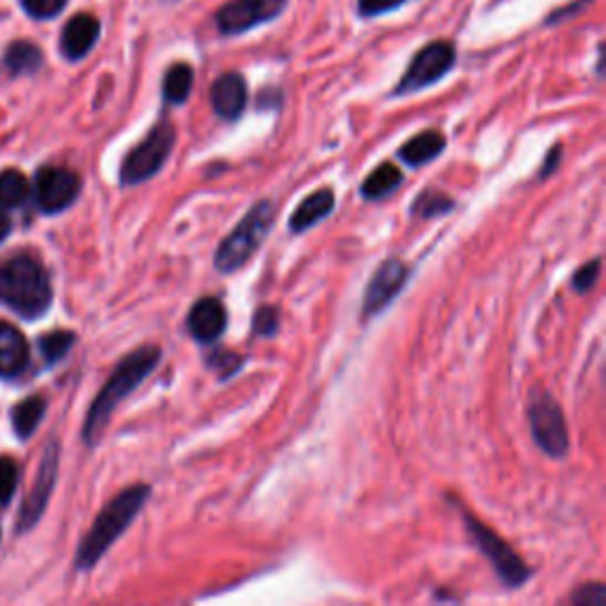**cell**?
<instances>
[{"label":"cell","mask_w":606,"mask_h":606,"mask_svg":"<svg viewBox=\"0 0 606 606\" xmlns=\"http://www.w3.org/2000/svg\"><path fill=\"white\" fill-rule=\"evenodd\" d=\"M161 361V348L155 344H145L114 367L107 384L100 389L95 400L91 403L86 422H83V441L86 446H97L109 425L114 410L122 406V400L138 389V386L155 373Z\"/></svg>","instance_id":"6da1fadb"},{"label":"cell","mask_w":606,"mask_h":606,"mask_svg":"<svg viewBox=\"0 0 606 606\" xmlns=\"http://www.w3.org/2000/svg\"><path fill=\"white\" fill-rule=\"evenodd\" d=\"M152 495V488L147 483L128 485L124 491L112 498L103 512L93 521L91 531L83 535V541L76 550V571H91L100 560L105 557L109 547L119 541L126 529L136 521L140 510L145 508L147 498Z\"/></svg>","instance_id":"7a4b0ae2"},{"label":"cell","mask_w":606,"mask_h":606,"mask_svg":"<svg viewBox=\"0 0 606 606\" xmlns=\"http://www.w3.org/2000/svg\"><path fill=\"white\" fill-rule=\"evenodd\" d=\"M0 303L27 320L50 311L53 284L36 257L14 254L0 263Z\"/></svg>","instance_id":"3957f363"},{"label":"cell","mask_w":606,"mask_h":606,"mask_svg":"<svg viewBox=\"0 0 606 606\" xmlns=\"http://www.w3.org/2000/svg\"><path fill=\"white\" fill-rule=\"evenodd\" d=\"M275 223V207L273 201H259V205L251 207V211L242 218L228 238L218 244L216 257H213V265L218 273L230 275L238 273L240 268L257 254L259 247L263 244V240L268 238V232H271Z\"/></svg>","instance_id":"277c9868"},{"label":"cell","mask_w":606,"mask_h":606,"mask_svg":"<svg viewBox=\"0 0 606 606\" xmlns=\"http://www.w3.org/2000/svg\"><path fill=\"white\" fill-rule=\"evenodd\" d=\"M176 145V128L171 122L161 119L155 128H152L145 140L133 147L126 159L122 161L119 180L124 188H133V185H140L149 178H155L164 164L171 157Z\"/></svg>","instance_id":"5b68a950"},{"label":"cell","mask_w":606,"mask_h":606,"mask_svg":"<svg viewBox=\"0 0 606 606\" xmlns=\"http://www.w3.org/2000/svg\"><path fill=\"white\" fill-rule=\"evenodd\" d=\"M464 526H467L471 543H474L483 557L491 562V566L495 568V574L504 587H512L514 591V587H521L531 578V568L526 566V562L521 560L519 554L508 543H504L493 529L481 524V521L471 512H464Z\"/></svg>","instance_id":"8992f818"},{"label":"cell","mask_w":606,"mask_h":606,"mask_svg":"<svg viewBox=\"0 0 606 606\" xmlns=\"http://www.w3.org/2000/svg\"><path fill=\"white\" fill-rule=\"evenodd\" d=\"M529 427L533 433L535 446L541 448L550 458H566L571 448L566 419L560 408V403L554 400L547 391H533L529 398Z\"/></svg>","instance_id":"52a82bcc"},{"label":"cell","mask_w":606,"mask_h":606,"mask_svg":"<svg viewBox=\"0 0 606 606\" xmlns=\"http://www.w3.org/2000/svg\"><path fill=\"white\" fill-rule=\"evenodd\" d=\"M454 64V48L448 41H436L419 50L412 58L406 76L398 81L394 95H410L417 91H425L441 81Z\"/></svg>","instance_id":"ba28073f"},{"label":"cell","mask_w":606,"mask_h":606,"mask_svg":"<svg viewBox=\"0 0 606 606\" xmlns=\"http://www.w3.org/2000/svg\"><path fill=\"white\" fill-rule=\"evenodd\" d=\"M81 192V176L62 166H43L33 180V199L43 213L70 209Z\"/></svg>","instance_id":"9c48e42d"},{"label":"cell","mask_w":606,"mask_h":606,"mask_svg":"<svg viewBox=\"0 0 606 606\" xmlns=\"http://www.w3.org/2000/svg\"><path fill=\"white\" fill-rule=\"evenodd\" d=\"M58 467H60V446L53 441L43 452L39 477H36V481H33L31 493L22 504L20 524H17V531L20 533L31 531L33 526H36V521L43 516L50 493H53L55 481H58Z\"/></svg>","instance_id":"30bf717a"},{"label":"cell","mask_w":606,"mask_h":606,"mask_svg":"<svg viewBox=\"0 0 606 606\" xmlns=\"http://www.w3.org/2000/svg\"><path fill=\"white\" fill-rule=\"evenodd\" d=\"M410 278L408 265L398 261V259H389L384 261L373 280H369L365 296H363V317H373L382 311H386L391 306V301L403 292L406 288V282Z\"/></svg>","instance_id":"8fae6325"},{"label":"cell","mask_w":606,"mask_h":606,"mask_svg":"<svg viewBox=\"0 0 606 606\" xmlns=\"http://www.w3.org/2000/svg\"><path fill=\"white\" fill-rule=\"evenodd\" d=\"M284 0H230L216 14L223 33H244L280 14Z\"/></svg>","instance_id":"7c38bea8"},{"label":"cell","mask_w":606,"mask_h":606,"mask_svg":"<svg viewBox=\"0 0 606 606\" xmlns=\"http://www.w3.org/2000/svg\"><path fill=\"white\" fill-rule=\"evenodd\" d=\"M226 327H228V313L223 309V303L213 296L199 299L192 306V311L188 313V332L199 344L218 342L223 336Z\"/></svg>","instance_id":"4fadbf2b"},{"label":"cell","mask_w":606,"mask_h":606,"mask_svg":"<svg viewBox=\"0 0 606 606\" xmlns=\"http://www.w3.org/2000/svg\"><path fill=\"white\" fill-rule=\"evenodd\" d=\"M211 107L226 122L240 119L247 107V83L238 72H228L213 81Z\"/></svg>","instance_id":"5bb4252c"},{"label":"cell","mask_w":606,"mask_h":606,"mask_svg":"<svg viewBox=\"0 0 606 606\" xmlns=\"http://www.w3.org/2000/svg\"><path fill=\"white\" fill-rule=\"evenodd\" d=\"M97 39H100V22L95 20V17L93 14H76L70 22H66V27L62 31V39H60L62 55L72 62L83 60L91 53Z\"/></svg>","instance_id":"9a60e30c"},{"label":"cell","mask_w":606,"mask_h":606,"mask_svg":"<svg viewBox=\"0 0 606 606\" xmlns=\"http://www.w3.org/2000/svg\"><path fill=\"white\" fill-rule=\"evenodd\" d=\"M29 365V346L24 334L10 323H0V377H20Z\"/></svg>","instance_id":"2e32d148"},{"label":"cell","mask_w":606,"mask_h":606,"mask_svg":"<svg viewBox=\"0 0 606 606\" xmlns=\"http://www.w3.org/2000/svg\"><path fill=\"white\" fill-rule=\"evenodd\" d=\"M334 192L330 188L315 190L313 195H309L306 199L301 201V205L294 209L292 218H290V228L292 232H306L311 230L315 223L327 218L334 209Z\"/></svg>","instance_id":"e0dca14e"},{"label":"cell","mask_w":606,"mask_h":606,"mask_svg":"<svg viewBox=\"0 0 606 606\" xmlns=\"http://www.w3.org/2000/svg\"><path fill=\"white\" fill-rule=\"evenodd\" d=\"M446 149V136L439 130H425L419 136L410 138L406 145L398 149V159L406 166H425L433 161L436 157H441V152Z\"/></svg>","instance_id":"ac0fdd59"},{"label":"cell","mask_w":606,"mask_h":606,"mask_svg":"<svg viewBox=\"0 0 606 606\" xmlns=\"http://www.w3.org/2000/svg\"><path fill=\"white\" fill-rule=\"evenodd\" d=\"M400 182H403V171H400V168H396L394 164L386 161V164L377 166L375 171L363 180L361 195L367 201H377V199L389 197L394 190H398Z\"/></svg>","instance_id":"d6986e66"},{"label":"cell","mask_w":606,"mask_h":606,"mask_svg":"<svg viewBox=\"0 0 606 606\" xmlns=\"http://www.w3.org/2000/svg\"><path fill=\"white\" fill-rule=\"evenodd\" d=\"M3 66L10 76H24V74H33L39 72L43 66V53L41 50L27 43V41H17L6 50L3 58Z\"/></svg>","instance_id":"ffe728a7"},{"label":"cell","mask_w":606,"mask_h":606,"mask_svg":"<svg viewBox=\"0 0 606 606\" xmlns=\"http://www.w3.org/2000/svg\"><path fill=\"white\" fill-rule=\"evenodd\" d=\"M195 86V72L190 64L178 62L166 72L161 83V95L168 105H182L190 97Z\"/></svg>","instance_id":"44dd1931"},{"label":"cell","mask_w":606,"mask_h":606,"mask_svg":"<svg viewBox=\"0 0 606 606\" xmlns=\"http://www.w3.org/2000/svg\"><path fill=\"white\" fill-rule=\"evenodd\" d=\"M45 400L41 396H31L22 403H17L12 410V427L20 439H29V436L39 429L41 419L45 415Z\"/></svg>","instance_id":"7402d4cb"},{"label":"cell","mask_w":606,"mask_h":606,"mask_svg":"<svg viewBox=\"0 0 606 606\" xmlns=\"http://www.w3.org/2000/svg\"><path fill=\"white\" fill-rule=\"evenodd\" d=\"M31 188L24 174L17 171V168H8V171L0 174V207L3 209H17L22 207L29 199Z\"/></svg>","instance_id":"603a6c76"},{"label":"cell","mask_w":606,"mask_h":606,"mask_svg":"<svg viewBox=\"0 0 606 606\" xmlns=\"http://www.w3.org/2000/svg\"><path fill=\"white\" fill-rule=\"evenodd\" d=\"M454 209V199L448 197L446 192L441 190H433V188H427L422 195H419L415 201H412V216L417 218H436V216H446Z\"/></svg>","instance_id":"cb8c5ba5"},{"label":"cell","mask_w":606,"mask_h":606,"mask_svg":"<svg viewBox=\"0 0 606 606\" xmlns=\"http://www.w3.org/2000/svg\"><path fill=\"white\" fill-rule=\"evenodd\" d=\"M76 342V334L74 332H66V330H58V332H50V334H43L41 336V353H43V358L48 365H55L60 363L66 353L72 351Z\"/></svg>","instance_id":"d4e9b609"},{"label":"cell","mask_w":606,"mask_h":606,"mask_svg":"<svg viewBox=\"0 0 606 606\" xmlns=\"http://www.w3.org/2000/svg\"><path fill=\"white\" fill-rule=\"evenodd\" d=\"M242 365H244L242 356H238V353H232V351H226V348H218L211 353V356H207V367L213 369V373L221 379H230L234 373H240Z\"/></svg>","instance_id":"484cf974"},{"label":"cell","mask_w":606,"mask_h":606,"mask_svg":"<svg viewBox=\"0 0 606 606\" xmlns=\"http://www.w3.org/2000/svg\"><path fill=\"white\" fill-rule=\"evenodd\" d=\"M20 483V467L12 458H0V504H8Z\"/></svg>","instance_id":"4316f807"},{"label":"cell","mask_w":606,"mask_h":606,"mask_svg":"<svg viewBox=\"0 0 606 606\" xmlns=\"http://www.w3.org/2000/svg\"><path fill=\"white\" fill-rule=\"evenodd\" d=\"M599 273H602V261L593 259L591 263H585V265L578 268L574 280H571V288H574L578 294L591 292L597 284V280H599Z\"/></svg>","instance_id":"83f0119b"},{"label":"cell","mask_w":606,"mask_h":606,"mask_svg":"<svg viewBox=\"0 0 606 606\" xmlns=\"http://www.w3.org/2000/svg\"><path fill=\"white\" fill-rule=\"evenodd\" d=\"M568 602L574 606H606V587L602 583L581 585Z\"/></svg>","instance_id":"f1b7e54d"},{"label":"cell","mask_w":606,"mask_h":606,"mask_svg":"<svg viewBox=\"0 0 606 606\" xmlns=\"http://www.w3.org/2000/svg\"><path fill=\"white\" fill-rule=\"evenodd\" d=\"M22 8L27 10V14L36 17V20H50V17H58L66 0H20Z\"/></svg>","instance_id":"f546056e"},{"label":"cell","mask_w":606,"mask_h":606,"mask_svg":"<svg viewBox=\"0 0 606 606\" xmlns=\"http://www.w3.org/2000/svg\"><path fill=\"white\" fill-rule=\"evenodd\" d=\"M280 327V309L261 306L254 313V334L257 336H273Z\"/></svg>","instance_id":"4dcf8cb0"},{"label":"cell","mask_w":606,"mask_h":606,"mask_svg":"<svg viewBox=\"0 0 606 606\" xmlns=\"http://www.w3.org/2000/svg\"><path fill=\"white\" fill-rule=\"evenodd\" d=\"M403 3H406V0H358V10L365 17H373V14H382V12L396 10Z\"/></svg>","instance_id":"1f68e13d"},{"label":"cell","mask_w":606,"mask_h":606,"mask_svg":"<svg viewBox=\"0 0 606 606\" xmlns=\"http://www.w3.org/2000/svg\"><path fill=\"white\" fill-rule=\"evenodd\" d=\"M560 159H562V149H560V147H554V149L550 152V155H547L543 168H541V178H547L550 174H554V168H557Z\"/></svg>","instance_id":"d6a6232c"},{"label":"cell","mask_w":606,"mask_h":606,"mask_svg":"<svg viewBox=\"0 0 606 606\" xmlns=\"http://www.w3.org/2000/svg\"><path fill=\"white\" fill-rule=\"evenodd\" d=\"M10 218H8V213L3 211V207H0V242H3L6 238H8V234H10Z\"/></svg>","instance_id":"836d02e7"}]
</instances>
